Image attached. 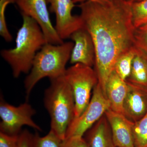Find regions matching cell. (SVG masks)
<instances>
[{
  "label": "cell",
  "mask_w": 147,
  "mask_h": 147,
  "mask_svg": "<svg viewBox=\"0 0 147 147\" xmlns=\"http://www.w3.org/2000/svg\"><path fill=\"white\" fill-rule=\"evenodd\" d=\"M78 6L84 28L93 41L94 70L106 96V84L117 59L134 46L136 28L131 4L124 0H98L82 3Z\"/></svg>",
  "instance_id": "1"
},
{
  "label": "cell",
  "mask_w": 147,
  "mask_h": 147,
  "mask_svg": "<svg viewBox=\"0 0 147 147\" xmlns=\"http://www.w3.org/2000/svg\"><path fill=\"white\" fill-rule=\"evenodd\" d=\"M22 15L23 24L16 34V46L1 52V56L10 66L15 78L21 74L30 72L38 51L47 43L36 21L30 16Z\"/></svg>",
  "instance_id": "2"
},
{
  "label": "cell",
  "mask_w": 147,
  "mask_h": 147,
  "mask_svg": "<svg viewBox=\"0 0 147 147\" xmlns=\"http://www.w3.org/2000/svg\"><path fill=\"white\" fill-rule=\"evenodd\" d=\"M44 92V106L50 116V130L63 141L75 117V102L71 87L64 76L50 79Z\"/></svg>",
  "instance_id": "3"
},
{
  "label": "cell",
  "mask_w": 147,
  "mask_h": 147,
  "mask_svg": "<svg viewBox=\"0 0 147 147\" xmlns=\"http://www.w3.org/2000/svg\"><path fill=\"white\" fill-rule=\"evenodd\" d=\"M74 45V43L70 41L60 45L46 43L43 45L36 55L30 71L24 81L27 98L40 80L64 75Z\"/></svg>",
  "instance_id": "4"
},
{
  "label": "cell",
  "mask_w": 147,
  "mask_h": 147,
  "mask_svg": "<svg viewBox=\"0 0 147 147\" xmlns=\"http://www.w3.org/2000/svg\"><path fill=\"white\" fill-rule=\"evenodd\" d=\"M64 76L73 92L75 118L82 115L89 103L92 92L98 83V78L94 69L81 63L67 69Z\"/></svg>",
  "instance_id": "5"
},
{
  "label": "cell",
  "mask_w": 147,
  "mask_h": 147,
  "mask_svg": "<svg viewBox=\"0 0 147 147\" xmlns=\"http://www.w3.org/2000/svg\"><path fill=\"white\" fill-rule=\"evenodd\" d=\"M110 108L109 100L98 83L93 90L91 98L86 108L81 115L74 119L69 126L65 139L83 137Z\"/></svg>",
  "instance_id": "6"
},
{
  "label": "cell",
  "mask_w": 147,
  "mask_h": 147,
  "mask_svg": "<svg viewBox=\"0 0 147 147\" xmlns=\"http://www.w3.org/2000/svg\"><path fill=\"white\" fill-rule=\"evenodd\" d=\"M35 110L30 104L25 102L14 106L6 102L1 97L0 101V123L1 132L9 135H18L24 125L41 131V127L32 119Z\"/></svg>",
  "instance_id": "7"
},
{
  "label": "cell",
  "mask_w": 147,
  "mask_h": 147,
  "mask_svg": "<svg viewBox=\"0 0 147 147\" xmlns=\"http://www.w3.org/2000/svg\"><path fill=\"white\" fill-rule=\"evenodd\" d=\"M21 14L31 17L39 25L47 43L60 45L63 40L58 34L50 19L47 0H16Z\"/></svg>",
  "instance_id": "8"
},
{
  "label": "cell",
  "mask_w": 147,
  "mask_h": 147,
  "mask_svg": "<svg viewBox=\"0 0 147 147\" xmlns=\"http://www.w3.org/2000/svg\"><path fill=\"white\" fill-rule=\"evenodd\" d=\"M47 2L50 5L49 11L56 16L55 29L63 40L70 38L74 32L84 28L80 15L72 14L75 6L72 0H47Z\"/></svg>",
  "instance_id": "9"
},
{
  "label": "cell",
  "mask_w": 147,
  "mask_h": 147,
  "mask_svg": "<svg viewBox=\"0 0 147 147\" xmlns=\"http://www.w3.org/2000/svg\"><path fill=\"white\" fill-rule=\"evenodd\" d=\"M70 38L74 43L69 62L71 64L81 63L92 67L95 62V50L89 32L84 28L77 30Z\"/></svg>",
  "instance_id": "10"
},
{
  "label": "cell",
  "mask_w": 147,
  "mask_h": 147,
  "mask_svg": "<svg viewBox=\"0 0 147 147\" xmlns=\"http://www.w3.org/2000/svg\"><path fill=\"white\" fill-rule=\"evenodd\" d=\"M105 115L110 124L116 147H135L132 132L134 122L110 108Z\"/></svg>",
  "instance_id": "11"
},
{
  "label": "cell",
  "mask_w": 147,
  "mask_h": 147,
  "mask_svg": "<svg viewBox=\"0 0 147 147\" xmlns=\"http://www.w3.org/2000/svg\"><path fill=\"white\" fill-rule=\"evenodd\" d=\"M128 89L123 104V115L135 122L147 113V88L127 83Z\"/></svg>",
  "instance_id": "12"
},
{
  "label": "cell",
  "mask_w": 147,
  "mask_h": 147,
  "mask_svg": "<svg viewBox=\"0 0 147 147\" xmlns=\"http://www.w3.org/2000/svg\"><path fill=\"white\" fill-rule=\"evenodd\" d=\"M128 85L113 71L108 78L105 88L106 96L110 104V109L114 112L123 115V104Z\"/></svg>",
  "instance_id": "13"
},
{
  "label": "cell",
  "mask_w": 147,
  "mask_h": 147,
  "mask_svg": "<svg viewBox=\"0 0 147 147\" xmlns=\"http://www.w3.org/2000/svg\"><path fill=\"white\" fill-rule=\"evenodd\" d=\"M87 142L90 147H116L110 124L105 115L91 128Z\"/></svg>",
  "instance_id": "14"
},
{
  "label": "cell",
  "mask_w": 147,
  "mask_h": 147,
  "mask_svg": "<svg viewBox=\"0 0 147 147\" xmlns=\"http://www.w3.org/2000/svg\"><path fill=\"white\" fill-rule=\"evenodd\" d=\"M125 81L147 88V55L136 47L131 72Z\"/></svg>",
  "instance_id": "15"
},
{
  "label": "cell",
  "mask_w": 147,
  "mask_h": 147,
  "mask_svg": "<svg viewBox=\"0 0 147 147\" xmlns=\"http://www.w3.org/2000/svg\"><path fill=\"white\" fill-rule=\"evenodd\" d=\"M135 53L136 47L134 45L130 49L121 55L117 59L115 63L114 71L124 81H126L130 75Z\"/></svg>",
  "instance_id": "16"
},
{
  "label": "cell",
  "mask_w": 147,
  "mask_h": 147,
  "mask_svg": "<svg viewBox=\"0 0 147 147\" xmlns=\"http://www.w3.org/2000/svg\"><path fill=\"white\" fill-rule=\"evenodd\" d=\"M30 147H64L63 141L50 130L44 137H40L37 133L31 134Z\"/></svg>",
  "instance_id": "17"
},
{
  "label": "cell",
  "mask_w": 147,
  "mask_h": 147,
  "mask_svg": "<svg viewBox=\"0 0 147 147\" xmlns=\"http://www.w3.org/2000/svg\"><path fill=\"white\" fill-rule=\"evenodd\" d=\"M132 132L135 147H147V113L134 122Z\"/></svg>",
  "instance_id": "18"
},
{
  "label": "cell",
  "mask_w": 147,
  "mask_h": 147,
  "mask_svg": "<svg viewBox=\"0 0 147 147\" xmlns=\"http://www.w3.org/2000/svg\"><path fill=\"white\" fill-rule=\"evenodd\" d=\"M132 20L135 28L147 24V0L131 4Z\"/></svg>",
  "instance_id": "19"
},
{
  "label": "cell",
  "mask_w": 147,
  "mask_h": 147,
  "mask_svg": "<svg viewBox=\"0 0 147 147\" xmlns=\"http://www.w3.org/2000/svg\"><path fill=\"white\" fill-rule=\"evenodd\" d=\"M15 2L16 0H0V35L7 42L11 41L13 37L9 32L7 25L5 10L8 5Z\"/></svg>",
  "instance_id": "20"
},
{
  "label": "cell",
  "mask_w": 147,
  "mask_h": 147,
  "mask_svg": "<svg viewBox=\"0 0 147 147\" xmlns=\"http://www.w3.org/2000/svg\"><path fill=\"white\" fill-rule=\"evenodd\" d=\"M134 39V45L147 55V28H136Z\"/></svg>",
  "instance_id": "21"
},
{
  "label": "cell",
  "mask_w": 147,
  "mask_h": 147,
  "mask_svg": "<svg viewBox=\"0 0 147 147\" xmlns=\"http://www.w3.org/2000/svg\"><path fill=\"white\" fill-rule=\"evenodd\" d=\"M19 134L9 135L1 131L0 147H19Z\"/></svg>",
  "instance_id": "22"
},
{
  "label": "cell",
  "mask_w": 147,
  "mask_h": 147,
  "mask_svg": "<svg viewBox=\"0 0 147 147\" xmlns=\"http://www.w3.org/2000/svg\"><path fill=\"white\" fill-rule=\"evenodd\" d=\"M64 147H90L83 137H71L63 141Z\"/></svg>",
  "instance_id": "23"
},
{
  "label": "cell",
  "mask_w": 147,
  "mask_h": 147,
  "mask_svg": "<svg viewBox=\"0 0 147 147\" xmlns=\"http://www.w3.org/2000/svg\"><path fill=\"white\" fill-rule=\"evenodd\" d=\"M31 134L26 129L21 131L19 134V147H30Z\"/></svg>",
  "instance_id": "24"
},
{
  "label": "cell",
  "mask_w": 147,
  "mask_h": 147,
  "mask_svg": "<svg viewBox=\"0 0 147 147\" xmlns=\"http://www.w3.org/2000/svg\"><path fill=\"white\" fill-rule=\"evenodd\" d=\"M98 1V0H72L74 4H80L87 1Z\"/></svg>",
  "instance_id": "25"
},
{
  "label": "cell",
  "mask_w": 147,
  "mask_h": 147,
  "mask_svg": "<svg viewBox=\"0 0 147 147\" xmlns=\"http://www.w3.org/2000/svg\"><path fill=\"white\" fill-rule=\"evenodd\" d=\"M125 1L127 2L130 3H133L138 2L141 1L143 0H124Z\"/></svg>",
  "instance_id": "26"
},
{
  "label": "cell",
  "mask_w": 147,
  "mask_h": 147,
  "mask_svg": "<svg viewBox=\"0 0 147 147\" xmlns=\"http://www.w3.org/2000/svg\"><path fill=\"white\" fill-rule=\"evenodd\" d=\"M140 27H142V28H147V24H145V25H144L143 26H142ZM140 28V27H139Z\"/></svg>",
  "instance_id": "27"
},
{
  "label": "cell",
  "mask_w": 147,
  "mask_h": 147,
  "mask_svg": "<svg viewBox=\"0 0 147 147\" xmlns=\"http://www.w3.org/2000/svg\"></svg>",
  "instance_id": "28"
}]
</instances>
